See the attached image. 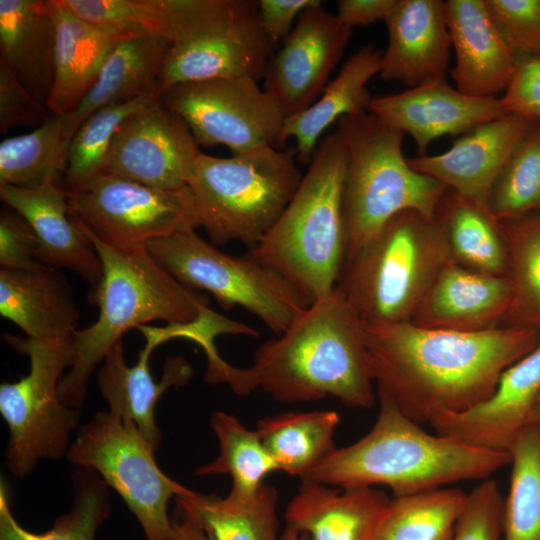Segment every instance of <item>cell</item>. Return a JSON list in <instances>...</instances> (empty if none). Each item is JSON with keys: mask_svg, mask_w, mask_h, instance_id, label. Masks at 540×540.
I'll use <instances>...</instances> for the list:
<instances>
[{"mask_svg": "<svg viewBox=\"0 0 540 540\" xmlns=\"http://www.w3.org/2000/svg\"><path fill=\"white\" fill-rule=\"evenodd\" d=\"M74 497L70 510L44 533L24 529L14 518L5 481L0 485V540H95L110 513L108 485L90 468L76 467L71 476Z\"/></svg>", "mask_w": 540, "mask_h": 540, "instance_id": "35", "label": "cell"}, {"mask_svg": "<svg viewBox=\"0 0 540 540\" xmlns=\"http://www.w3.org/2000/svg\"><path fill=\"white\" fill-rule=\"evenodd\" d=\"M500 102L507 114L536 119L540 106V56L519 58Z\"/></svg>", "mask_w": 540, "mask_h": 540, "instance_id": "47", "label": "cell"}, {"mask_svg": "<svg viewBox=\"0 0 540 540\" xmlns=\"http://www.w3.org/2000/svg\"><path fill=\"white\" fill-rule=\"evenodd\" d=\"M351 34L352 29L326 11L320 0L300 14L262 75L264 92L285 117L307 109L319 98Z\"/></svg>", "mask_w": 540, "mask_h": 540, "instance_id": "16", "label": "cell"}, {"mask_svg": "<svg viewBox=\"0 0 540 540\" xmlns=\"http://www.w3.org/2000/svg\"><path fill=\"white\" fill-rule=\"evenodd\" d=\"M382 53L369 44L351 55L311 106L285 117L280 146L294 138L297 160L309 165L321 136L333 123L343 116L369 111L372 97L367 84L380 73Z\"/></svg>", "mask_w": 540, "mask_h": 540, "instance_id": "29", "label": "cell"}, {"mask_svg": "<svg viewBox=\"0 0 540 540\" xmlns=\"http://www.w3.org/2000/svg\"><path fill=\"white\" fill-rule=\"evenodd\" d=\"M296 149L273 146L220 158L200 153L188 187L210 243L254 248L295 194L303 174Z\"/></svg>", "mask_w": 540, "mask_h": 540, "instance_id": "8", "label": "cell"}, {"mask_svg": "<svg viewBox=\"0 0 540 540\" xmlns=\"http://www.w3.org/2000/svg\"><path fill=\"white\" fill-rule=\"evenodd\" d=\"M487 11L519 58L540 56V0H484Z\"/></svg>", "mask_w": 540, "mask_h": 540, "instance_id": "43", "label": "cell"}, {"mask_svg": "<svg viewBox=\"0 0 540 540\" xmlns=\"http://www.w3.org/2000/svg\"><path fill=\"white\" fill-rule=\"evenodd\" d=\"M348 164L343 192L346 261L400 212L435 218L447 192L438 180L417 172L403 155L404 133L369 111L337 121Z\"/></svg>", "mask_w": 540, "mask_h": 540, "instance_id": "6", "label": "cell"}, {"mask_svg": "<svg viewBox=\"0 0 540 540\" xmlns=\"http://www.w3.org/2000/svg\"><path fill=\"white\" fill-rule=\"evenodd\" d=\"M390 501L373 487L338 489L302 481L284 518L308 540H374Z\"/></svg>", "mask_w": 540, "mask_h": 540, "instance_id": "26", "label": "cell"}, {"mask_svg": "<svg viewBox=\"0 0 540 540\" xmlns=\"http://www.w3.org/2000/svg\"><path fill=\"white\" fill-rule=\"evenodd\" d=\"M445 12L456 64V89L473 97H494L507 88L519 61L494 25L484 0H448Z\"/></svg>", "mask_w": 540, "mask_h": 540, "instance_id": "24", "label": "cell"}, {"mask_svg": "<svg viewBox=\"0 0 540 540\" xmlns=\"http://www.w3.org/2000/svg\"><path fill=\"white\" fill-rule=\"evenodd\" d=\"M171 525V540H209L200 525L178 507L171 518Z\"/></svg>", "mask_w": 540, "mask_h": 540, "instance_id": "50", "label": "cell"}, {"mask_svg": "<svg viewBox=\"0 0 540 540\" xmlns=\"http://www.w3.org/2000/svg\"><path fill=\"white\" fill-rule=\"evenodd\" d=\"M38 239L18 212L9 208L0 214V264L7 268H26L39 263Z\"/></svg>", "mask_w": 540, "mask_h": 540, "instance_id": "46", "label": "cell"}, {"mask_svg": "<svg viewBox=\"0 0 540 540\" xmlns=\"http://www.w3.org/2000/svg\"><path fill=\"white\" fill-rule=\"evenodd\" d=\"M217 383L241 396L261 389L286 403L331 396L348 407L369 409L377 398L363 323L338 285L264 342L249 367L226 363Z\"/></svg>", "mask_w": 540, "mask_h": 540, "instance_id": "2", "label": "cell"}, {"mask_svg": "<svg viewBox=\"0 0 540 540\" xmlns=\"http://www.w3.org/2000/svg\"><path fill=\"white\" fill-rule=\"evenodd\" d=\"M155 451L135 424L101 411L80 428L66 457L76 467L96 471L121 496L147 540H171L168 502L193 491L159 468Z\"/></svg>", "mask_w": 540, "mask_h": 540, "instance_id": "12", "label": "cell"}, {"mask_svg": "<svg viewBox=\"0 0 540 540\" xmlns=\"http://www.w3.org/2000/svg\"><path fill=\"white\" fill-rule=\"evenodd\" d=\"M369 112L404 134L408 133L421 155L438 137L465 134L507 114L500 99L463 94L446 79L372 97Z\"/></svg>", "mask_w": 540, "mask_h": 540, "instance_id": "19", "label": "cell"}, {"mask_svg": "<svg viewBox=\"0 0 540 540\" xmlns=\"http://www.w3.org/2000/svg\"><path fill=\"white\" fill-rule=\"evenodd\" d=\"M176 507L194 519L209 540H280L278 492L264 484L252 497L194 492L176 497Z\"/></svg>", "mask_w": 540, "mask_h": 540, "instance_id": "32", "label": "cell"}, {"mask_svg": "<svg viewBox=\"0 0 540 540\" xmlns=\"http://www.w3.org/2000/svg\"><path fill=\"white\" fill-rule=\"evenodd\" d=\"M280 540H308L306 534L299 532L298 530L286 526L281 533Z\"/></svg>", "mask_w": 540, "mask_h": 540, "instance_id": "51", "label": "cell"}, {"mask_svg": "<svg viewBox=\"0 0 540 540\" xmlns=\"http://www.w3.org/2000/svg\"><path fill=\"white\" fill-rule=\"evenodd\" d=\"M346 142L336 130L318 144L309 167L278 220L248 253L310 303L339 284L346 261L343 192Z\"/></svg>", "mask_w": 540, "mask_h": 540, "instance_id": "5", "label": "cell"}, {"mask_svg": "<svg viewBox=\"0 0 540 540\" xmlns=\"http://www.w3.org/2000/svg\"><path fill=\"white\" fill-rule=\"evenodd\" d=\"M210 426L218 440L219 454L213 461L198 467L195 475L227 474L232 479L229 495L254 496L265 484L264 478L278 471L257 431L248 429L237 417L223 411L211 415Z\"/></svg>", "mask_w": 540, "mask_h": 540, "instance_id": "36", "label": "cell"}, {"mask_svg": "<svg viewBox=\"0 0 540 540\" xmlns=\"http://www.w3.org/2000/svg\"><path fill=\"white\" fill-rule=\"evenodd\" d=\"M385 23L388 44L379 73L383 79L410 88L445 79L452 47L445 1L397 0Z\"/></svg>", "mask_w": 540, "mask_h": 540, "instance_id": "21", "label": "cell"}, {"mask_svg": "<svg viewBox=\"0 0 540 540\" xmlns=\"http://www.w3.org/2000/svg\"><path fill=\"white\" fill-rule=\"evenodd\" d=\"M377 399L379 411L371 430L350 445L336 447L302 481L338 489L383 485L398 497L485 480L510 464L507 451L430 434L387 394L377 390Z\"/></svg>", "mask_w": 540, "mask_h": 540, "instance_id": "3", "label": "cell"}, {"mask_svg": "<svg viewBox=\"0 0 540 540\" xmlns=\"http://www.w3.org/2000/svg\"><path fill=\"white\" fill-rule=\"evenodd\" d=\"M2 338L29 359L26 376L0 385V412L9 428L6 464L13 475L24 478L39 460L66 455L70 434L79 422L78 409L68 407L59 397L72 350L69 344L9 333Z\"/></svg>", "mask_w": 540, "mask_h": 540, "instance_id": "11", "label": "cell"}, {"mask_svg": "<svg viewBox=\"0 0 540 540\" xmlns=\"http://www.w3.org/2000/svg\"><path fill=\"white\" fill-rule=\"evenodd\" d=\"M146 249L183 285L211 293L223 309L244 308L278 335L310 305L288 281L249 253L227 254L196 230L153 240Z\"/></svg>", "mask_w": 540, "mask_h": 540, "instance_id": "10", "label": "cell"}, {"mask_svg": "<svg viewBox=\"0 0 540 540\" xmlns=\"http://www.w3.org/2000/svg\"><path fill=\"white\" fill-rule=\"evenodd\" d=\"M168 42L155 35H138L116 43L78 107L68 114L73 129L104 107L157 95V86Z\"/></svg>", "mask_w": 540, "mask_h": 540, "instance_id": "30", "label": "cell"}, {"mask_svg": "<svg viewBox=\"0 0 540 540\" xmlns=\"http://www.w3.org/2000/svg\"><path fill=\"white\" fill-rule=\"evenodd\" d=\"M0 313L29 338L71 345L79 311L65 276L37 263L0 269Z\"/></svg>", "mask_w": 540, "mask_h": 540, "instance_id": "25", "label": "cell"}, {"mask_svg": "<svg viewBox=\"0 0 540 540\" xmlns=\"http://www.w3.org/2000/svg\"><path fill=\"white\" fill-rule=\"evenodd\" d=\"M536 117H537V120L540 122V106H539V108L537 110Z\"/></svg>", "mask_w": 540, "mask_h": 540, "instance_id": "53", "label": "cell"}, {"mask_svg": "<svg viewBox=\"0 0 540 540\" xmlns=\"http://www.w3.org/2000/svg\"><path fill=\"white\" fill-rule=\"evenodd\" d=\"M513 301L508 276L466 269L450 260L439 272L411 322L431 329L478 332L505 322Z\"/></svg>", "mask_w": 540, "mask_h": 540, "instance_id": "22", "label": "cell"}, {"mask_svg": "<svg viewBox=\"0 0 540 540\" xmlns=\"http://www.w3.org/2000/svg\"><path fill=\"white\" fill-rule=\"evenodd\" d=\"M77 223L97 251L102 276L89 293L90 303L99 308L98 318L76 332L71 343L72 363L59 385L61 401L75 409L85 401L92 371L125 332L155 320L167 324L193 322L209 303L206 295L183 285L163 269L146 247H110Z\"/></svg>", "mask_w": 540, "mask_h": 540, "instance_id": "4", "label": "cell"}, {"mask_svg": "<svg viewBox=\"0 0 540 540\" xmlns=\"http://www.w3.org/2000/svg\"><path fill=\"white\" fill-rule=\"evenodd\" d=\"M55 43L48 0H0V60L46 107L54 79Z\"/></svg>", "mask_w": 540, "mask_h": 540, "instance_id": "28", "label": "cell"}, {"mask_svg": "<svg viewBox=\"0 0 540 540\" xmlns=\"http://www.w3.org/2000/svg\"><path fill=\"white\" fill-rule=\"evenodd\" d=\"M63 2L82 19L124 36L162 35L165 19L163 0H63Z\"/></svg>", "mask_w": 540, "mask_h": 540, "instance_id": "42", "label": "cell"}, {"mask_svg": "<svg viewBox=\"0 0 540 540\" xmlns=\"http://www.w3.org/2000/svg\"><path fill=\"white\" fill-rule=\"evenodd\" d=\"M146 344L133 366L126 363L122 340L107 353L97 375V384L109 410L124 421L136 425L143 437L155 448L162 433L155 420L156 404L160 396L172 386H182L193 376V369L182 356H168L160 381L151 374L149 360L159 345L172 340L171 329L142 325L137 328Z\"/></svg>", "mask_w": 540, "mask_h": 540, "instance_id": "18", "label": "cell"}, {"mask_svg": "<svg viewBox=\"0 0 540 540\" xmlns=\"http://www.w3.org/2000/svg\"><path fill=\"white\" fill-rule=\"evenodd\" d=\"M377 390L411 419L430 424L488 400L502 374L540 344V332L503 325L478 332L412 322L364 325Z\"/></svg>", "mask_w": 540, "mask_h": 540, "instance_id": "1", "label": "cell"}, {"mask_svg": "<svg viewBox=\"0 0 540 540\" xmlns=\"http://www.w3.org/2000/svg\"><path fill=\"white\" fill-rule=\"evenodd\" d=\"M397 0H338L337 19L346 27L368 26L386 21Z\"/></svg>", "mask_w": 540, "mask_h": 540, "instance_id": "49", "label": "cell"}, {"mask_svg": "<svg viewBox=\"0 0 540 540\" xmlns=\"http://www.w3.org/2000/svg\"><path fill=\"white\" fill-rule=\"evenodd\" d=\"M509 453L512 469L502 534L505 540H540V428L526 426Z\"/></svg>", "mask_w": 540, "mask_h": 540, "instance_id": "38", "label": "cell"}, {"mask_svg": "<svg viewBox=\"0 0 540 540\" xmlns=\"http://www.w3.org/2000/svg\"><path fill=\"white\" fill-rule=\"evenodd\" d=\"M158 97L148 95L128 103L104 107L86 118L71 140L61 187L67 193H74L102 175L119 126L132 113Z\"/></svg>", "mask_w": 540, "mask_h": 540, "instance_id": "40", "label": "cell"}, {"mask_svg": "<svg viewBox=\"0 0 540 540\" xmlns=\"http://www.w3.org/2000/svg\"><path fill=\"white\" fill-rule=\"evenodd\" d=\"M319 0H259L262 28L275 47L292 31L293 23L308 7Z\"/></svg>", "mask_w": 540, "mask_h": 540, "instance_id": "48", "label": "cell"}, {"mask_svg": "<svg viewBox=\"0 0 540 540\" xmlns=\"http://www.w3.org/2000/svg\"><path fill=\"white\" fill-rule=\"evenodd\" d=\"M467 495L441 487L394 497L374 540H451Z\"/></svg>", "mask_w": 540, "mask_h": 540, "instance_id": "37", "label": "cell"}, {"mask_svg": "<svg viewBox=\"0 0 540 540\" xmlns=\"http://www.w3.org/2000/svg\"><path fill=\"white\" fill-rule=\"evenodd\" d=\"M75 130L67 115L51 114L27 134L0 143V185L32 189L59 183Z\"/></svg>", "mask_w": 540, "mask_h": 540, "instance_id": "34", "label": "cell"}, {"mask_svg": "<svg viewBox=\"0 0 540 540\" xmlns=\"http://www.w3.org/2000/svg\"><path fill=\"white\" fill-rule=\"evenodd\" d=\"M435 218L454 262L482 274L508 276L503 226L489 211L447 189Z\"/></svg>", "mask_w": 540, "mask_h": 540, "instance_id": "31", "label": "cell"}, {"mask_svg": "<svg viewBox=\"0 0 540 540\" xmlns=\"http://www.w3.org/2000/svg\"><path fill=\"white\" fill-rule=\"evenodd\" d=\"M538 120L505 114L483 123L445 152L409 158V165L489 211L492 188L504 166Z\"/></svg>", "mask_w": 540, "mask_h": 540, "instance_id": "17", "label": "cell"}, {"mask_svg": "<svg viewBox=\"0 0 540 540\" xmlns=\"http://www.w3.org/2000/svg\"><path fill=\"white\" fill-rule=\"evenodd\" d=\"M489 212L499 223L540 208V122L514 151L489 198Z\"/></svg>", "mask_w": 540, "mask_h": 540, "instance_id": "41", "label": "cell"}, {"mask_svg": "<svg viewBox=\"0 0 540 540\" xmlns=\"http://www.w3.org/2000/svg\"><path fill=\"white\" fill-rule=\"evenodd\" d=\"M198 147L186 122L158 97L119 126L103 174L161 190L181 189L189 184Z\"/></svg>", "mask_w": 540, "mask_h": 540, "instance_id": "15", "label": "cell"}, {"mask_svg": "<svg viewBox=\"0 0 540 540\" xmlns=\"http://www.w3.org/2000/svg\"><path fill=\"white\" fill-rule=\"evenodd\" d=\"M540 401V344L502 374L485 402L430 423L435 433L509 452L519 433L532 423Z\"/></svg>", "mask_w": 540, "mask_h": 540, "instance_id": "20", "label": "cell"}, {"mask_svg": "<svg viewBox=\"0 0 540 540\" xmlns=\"http://www.w3.org/2000/svg\"><path fill=\"white\" fill-rule=\"evenodd\" d=\"M513 301L505 325L540 332V216L502 223Z\"/></svg>", "mask_w": 540, "mask_h": 540, "instance_id": "39", "label": "cell"}, {"mask_svg": "<svg viewBox=\"0 0 540 540\" xmlns=\"http://www.w3.org/2000/svg\"><path fill=\"white\" fill-rule=\"evenodd\" d=\"M532 423L537 425L540 428V401H539V403H538V405L536 407Z\"/></svg>", "mask_w": 540, "mask_h": 540, "instance_id": "52", "label": "cell"}, {"mask_svg": "<svg viewBox=\"0 0 540 540\" xmlns=\"http://www.w3.org/2000/svg\"><path fill=\"white\" fill-rule=\"evenodd\" d=\"M67 202L74 220L101 242L121 250L143 248L153 240L200 227L188 186L161 190L102 174L81 190L67 193Z\"/></svg>", "mask_w": 540, "mask_h": 540, "instance_id": "13", "label": "cell"}, {"mask_svg": "<svg viewBox=\"0 0 540 540\" xmlns=\"http://www.w3.org/2000/svg\"><path fill=\"white\" fill-rule=\"evenodd\" d=\"M336 411L285 412L257 422L256 431L278 471L303 479L335 448Z\"/></svg>", "mask_w": 540, "mask_h": 540, "instance_id": "33", "label": "cell"}, {"mask_svg": "<svg viewBox=\"0 0 540 540\" xmlns=\"http://www.w3.org/2000/svg\"><path fill=\"white\" fill-rule=\"evenodd\" d=\"M452 260L436 218L406 210L345 265L343 290L364 325L411 322L442 268Z\"/></svg>", "mask_w": 540, "mask_h": 540, "instance_id": "7", "label": "cell"}, {"mask_svg": "<svg viewBox=\"0 0 540 540\" xmlns=\"http://www.w3.org/2000/svg\"><path fill=\"white\" fill-rule=\"evenodd\" d=\"M0 198L33 228L40 263L70 270L92 288L99 283L101 261L89 237L70 216L67 193L60 183L48 182L32 189L0 185Z\"/></svg>", "mask_w": 540, "mask_h": 540, "instance_id": "23", "label": "cell"}, {"mask_svg": "<svg viewBox=\"0 0 540 540\" xmlns=\"http://www.w3.org/2000/svg\"><path fill=\"white\" fill-rule=\"evenodd\" d=\"M52 113L38 102L0 60V131L18 126L37 128Z\"/></svg>", "mask_w": 540, "mask_h": 540, "instance_id": "45", "label": "cell"}, {"mask_svg": "<svg viewBox=\"0 0 540 540\" xmlns=\"http://www.w3.org/2000/svg\"><path fill=\"white\" fill-rule=\"evenodd\" d=\"M162 38L168 49L157 94L183 83L262 78L276 50L255 0H164Z\"/></svg>", "mask_w": 540, "mask_h": 540, "instance_id": "9", "label": "cell"}, {"mask_svg": "<svg viewBox=\"0 0 540 540\" xmlns=\"http://www.w3.org/2000/svg\"><path fill=\"white\" fill-rule=\"evenodd\" d=\"M503 503L496 481L482 480L468 493L451 540H499Z\"/></svg>", "mask_w": 540, "mask_h": 540, "instance_id": "44", "label": "cell"}, {"mask_svg": "<svg viewBox=\"0 0 540 540\" xmlns=\"http://www.w3.org/2000/svg\"><path fill=\"white\" fill-rule=\"evenodd\" d=\"M48 5L56 26V43L47 108L52 114L68 115L93 86L109 52L127 36L82 19L63 0H48Z\"/></svg>", "mask_w": 540, "mask_h": 540, "instance_id": "27", "label": "cell"}, {"mask_svg": "<svg viewBox=\"0 0 540 540\" xmlns=\"http://www.w3.org/2000/svg\"><path fill=\"white\" fill-rule=\"evenodd\" d=\"M257 81L231 77L183 83L160 99L186 122L199 146L225 145L233 154L279 148L285 116Z\"/></svg>", "mask_w": 540, "mask_h": 540, "instance_id": "14", "label": "cell"}]
</instances>
